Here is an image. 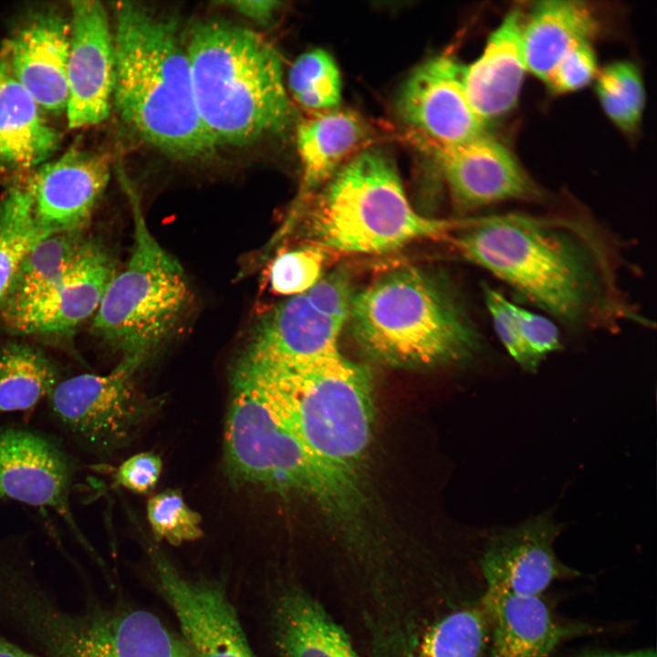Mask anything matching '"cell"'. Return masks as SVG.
Here are the masks:
<instances>
[{"instance_id":"cell-1","label":"cell","mask_w":657,"mask_h":657,"mask_svg":"<svg viewBox=\"0 0 657 657\" xmlns=\"http://www.w3.org/2000/svg\"><path fill=\"white\" fill-rule=\"evenodd\" d=\"M453 232L465 260L571 328L649 326L622 290L613 238L588 216L506 213L461 219Z\"/></svg>"},{"instance_id":"cell-2","label":"cell","mask_w":657,"mask_h":657,"mask_svg":"<svg viewBox=\"0 0 657 657\" xmlns=\"http://www.w3.org/2000/svg\"><path fill=\"white\" fill-rule=\"evenodd\" d=\"M113 102L127 126L167 156L193 161L216 146L200 119L176 23L137 2L114 6Z\"/></svg>"},{"instance_id":"cell-3","label":"cell","mask_w":657,"mask_h":657,"mask_svg":"<svg viewBox=\"0 0 657 657\" xmlns=\"http://www.w3.org/2000/svg\"><path fill=\"white\" fill-rule=\"evenodd\" d=\"M233 371L261 388L322 474L356 506L357 474L372 427L369 370L339 352L289 366L237 360Z\"/></svg>"},{"instance_id":"cell-4","label":"cell","mask_w":657,"mask_h":657,"mask_svg":"<svg viewBox=\"0 0 657 657\" xmlns=\"http://www.w3.org/2000/svg\"><path fill=\"white\" fill-rule=\"evenodd\" d=\"M195 103L215 146H243L290 128L294 110L276 50L226 22L197 23L185 43Z\"/></svg>"},{"instance_id":"cell-5","label":"cell","mask_w":657,"mask_h":657,"mask_svg":"<svg viewBox=\"0 0 657 657\" xmlns=\"http://www.w3.org/2000/svg\"><path fill=\"white\" fill-rule=\"evenodd\" d=\"M348 321L360 352L391 367L466 361L482 343L447 279L414 266L394 269L354 293Z\"/></svg>"},{"instance_id":"cell-6","label":"cell","mask_w":657,"mask_h":657,"mask_svg":"<svg viewBox=\"0 0 657 657\" xmlns=\"http://www.w3.org/2000/svg\"><path fill=\"white\" fill-rule=\"evenodd\" d=\"M311 244L343 253L376 254L445 235L459 220L428 218L410 204L392 160L366 149L334 174L311 205Z\"/></svg>"},{"instance_id":"cell-7","label":"cell","mask_w":657,"mask_h":657,"mask_svg":"<svg viewBox=\"0 0 657 657\" xmlns=\"http://www.w3.org/2000/svg\"><path fill=\"white\" fill-rule=\"evenodd\" d=\"M130 197L134 225L131 254L109 285L91 328L123 356L147 360L182 318L191 291L182 266L152 235L131 191Z\"/></svg>"},{"instance_id":"cell-8","label":"cell","mask_w":657,"mask_h":657,"mask_svg":"<svg viewBox=\"0 0 657 657\" xmlns=\"http://www.w3.org/2000/svg\"><path fill=\"white\" fill-rule=\"evenodd\" d=\"M231 390L224 454L233 480L305 494L330 514L349 515L351 506L322 474L261 388L233 371Z\"/></svg>"},{"instance_id":"cell-9","label":"cell","mask_w":657,"mask_h":657,"mask_svg":"<svg viewBox=\"0 0 657 657\" xmlns=\"http://www.w3.org/2000/svg\"><path fill=\"white\" fill-rule=\"evenodd\" d=\"M146 359L123 356L107 374L61 379L47 399L49 415L78 450L104 458L123 448L155 409L141 396L134 377Z\"/></svg>"},{"instance_id":"cell-10","label":"cell","mask_w":657,"mask_h":657,"mask_svg":"<svg viewBox=\"0 0 657 657\" xmlns=\"http://www.w3.org/2000/svg\"><path fill=\"white\" fill-rule=\"evenodd\" d=\"M352 295L345 268L321 276L306 292L265 314L238 360L261 366H289L339 353V338L349 320Z\"/></svg>"},{"instance_id":"cell-11","label":"cell","mask_w":657,"mask_h":657,"mask_svg":"<svg viewBox=\"0 0 657 657\" xmlns=\"http://www.w3.org/2000/svg\"><path fill=\"white\" fill-rule=\"evenodd\" d=\"M77 467L58 439L29 428L0 427V500L53 510L87 547L71 508Z\"/></svg>"},{"instance_id":"cell-12","label":"cell","mask_w":657,"mask_h":657,"mask_svg":"<svg viewBox=\"0 0 657 657\" xmlns=\"http://www.w3.org/2000/svg\"><path fill=\"white\" fill-rule=\"evenodd\" d=\"M152 564L192 657H256L220 583L184 577L160 553H152Z\"/></svg>"},{"instance_id":"cell-13","label":"cell","mask_w":657,"mask_h":657,"mask_svg":"<svg viewBox=\"0 0 657 657\" xmlns=\"http://www.w3.org/2000/svg\"><path fill=\"white\" fill-rule=\"evenodd\" d=\"M117 273V264L109 248L101 241L85 238L68 269L54 287L0 319L15 334H67L94 317Z\"/></svg>"},{"instance_id":"cell-14","label":"cell","mask_w":657,"mask_h":657,"mask_svg":"<svg viewBox=\"0 0 657 657\" xmlns=\"http://www.w3.org/2000/svg\"><path fill=\"white\" fill-rule=\"evenodd\" d=\"M66 115L70 129L105 120L113 102L115 54L107 11L98 0L71 3Z\"/></svg>"},{"instance_id":"cell-15","label":"cell","mask_w":657,"mask_h":657,"mask_svg":"<svg viewBox=\"0 0 657 657\" xmlns=\"http://www.w3.org/2000/svg\"><path fill=\"white\" fill-rule=\"evenodd\" d=\"M463 66L449 54L436 56L409 76L397 105L402 119L433 145L460 144L485 133L464 87Z\"/></svg>"},{"instance_id":"cell-16","label":"cell","mask_w":657,"mask_h":657,"mask_svg":"<svg viewBox=\"0 0 657 657\" xmlns=\"http://www.w3.org/2000/svg\"><path fill=\"white\" fill-rule=\"evenodd\" d=\"M433 146L454 206L460 212L505 201L542 197V191L511 151L486 133L460 144Z\"/></svg>"},{"instance_id":"cell-17","label":"cell","mask_w":657,"mask_h":657,"mask_svg":"<svg viewBox=\"0 0 657 657\" xmlns=\"http://www.w3.org/2000/svg\"><path fill=\"white\" fill-rule=\"evenodd\" d=\"M34 213L48 235L82 232L110 178L100 154L70 148L29 176Z\"/></svg>"},{"instance_id":"cell-18","label":"cell","mask_w":657,"mask_h":657,"mask_svg":"<svg viewBox=\"0 0 657 657\" xmlns=\"http://www.w3.org/2000/svg\"><path fill=\"white\" fill-rule=\"evenodd\" d=\"M561 529L546 513L495 535L480 562L486 589L541 596L555 580L577 576L554 551Z\"/></svg>"},{"instance_id":"cell-19","label":"cell","mask_w":657,"mask_h":657,"mask_svg":"<svg viewBox=\"0 0 657 657\" xmlns=\"http://www.w3.org/2000/svg\"><path fill=\"white\" fill-rule=\"evenodd\" d=\"M69 41L70 22L45 12L22 25L1 47L0 57L43 111H66Z\"/></svg>"},{"instance_id":"cell-20","label":"cell","mask_w":657,"mask_h":657,"mask_svg":"<svg viewBox=\"0 0 657 657\" xmlns=\"http://www.w3.org/2000/svg\"><path fill=\"white\" fill-rule=\"evenodd\" d=\"M524 16L520 8L509 11L489 36L482 55L464 66L467 99L486 125L517 102L527 71L522 47Z\"/></svg>"},{"instance_id":"cell-21","label":"cell","mask_w":657,"mask_h":657,"mask_svg":"<svg viewBox=\"0 0 657 657\" xmlns=\"http://www.w3.org/2000/svg\"><path fill=\"white\" fill-rule=\"evenodd\" d=\"M367 127L351 110H333L317 113L301 122L297 146L302 164L298 194L277 237H285L296 225L314 193L328 182L341 164L367 136Z\"/></svg>"},{"instance_id":"cell-22","label":"cell","mask_w":657,"mask_h":657,"mask_svg":"<svg viewBox=\"0 0 657 657\" xmlns=\"http://www.w3.org/2000/svg\"><path fill=\"white\" fill-rule=\"evenodd\" d=\"M482 605L491 628L488 657H548L580 629L555 620L541 596L486 589Z\"/></svg>"},{"instance_id":"cell-23","label":"cell","mask_w":657,"mask_h":657,"mask_svg":"<svg viewBox=\"0 0 657 657\" xmlns=\"http://www.w3.org/2000/svg\"><path fill=\"white\" fill-rule=\"evenodd\" d=\"M273 628L280 657H360L344 629L297 587L277 595Z\"/></svg>"},{"instance_id":"cell-24","label":"cell","mask_w":657,"mask_h":657,"mask_svg":"<svg viewBox=\"0 0 657 657\" xmlns=\"http://www.w3.org/2000/svg\"><path fill=\"white\" fill-rule=\"evenodd\" d=\"M59 140L0 57V164L16 171L38 167L57 150Z\"/></svg>"},{"instance_id":"cell-25","label":"cell","mask_w":657,"mask_h":657,"mask_svg":"<svg viewBox=\"0 0 657 657\" xmlns=\"http://www.w3.org/2000/svg\"><path fill=\"white\" fill-rule=\"evenodd\" d=\"M598 29L595 14L582 1L536 3L525 15L522 28L527 70L544 81L571 47L590 40Z\"/></svg>"},{"instance_id":"cell-26","label":"cell","mask_w":657,"mask_h":657,"mask_svg":"<svg viewBox=\"0 0 657 657\" xmlns=\"http://www.w3.org/2000/svg\"><path fill=\"white\" fill-rule=\"evenodd\" d=\"M62 379L56 363L35 346L10 343L0 349V415L24 412L47 401Z\"/></svg>"},{"instance_id":"cell-27","label":"cell","mask_w":657,"mask_h":657,"mask_svg":"<svg viewBox=\"0 0 657 657\" xmlns=\"http://www.w3.org/2000/svg\"><path fill=\"white\" fill-rule=\"evenodd\" d=\"M49 235L36 221L29 178L13 182L0 200V308L23 262Z\"/></svg>"},{"instance_id":"cell-28","label":"cell","mask_w":657,"mask_h":657,"mask_svg":"<svg viewBox=\"0 0 657 657\" xmlns=\"http://www.w3.org/2000/svg\"><path fill=\"white\" fill-rule=\"evenodd\" d=\"M82 232L59 233L43 239L20 266L0 308L11 314L45 295L65 275L81 243Z\"/></svg>"},{"instance_id":"cell-29","label":"cell","mask_w":657,"mask_h":657,"mask_svg":"<svg viewBox=\"0 0 657 657\" xmlns=\"http://www.w3.org/2000/svg\"><path fill=\"white\" fill-rule=\"evenodd\" d=\"M488 628L483 607L450 613L426 632L418 657H481Z\"/></svg>"},{"instance_id":"cell-30","label":"cell","mask_w":657,"mask_h":657,"mask_svg":"<svg viewBox=\"0 0 657 657\" xmlns=\"http://www.w3.org/2000/svg\"><path fill=\"white\" fill-rule=\"evenodd\" d=\"M287 82L294 99L307 110L319 113L336 110L340 104L339 68L321 48L299 56L291 66Z\"/></svg>"},{"instance_id":"cell-31","label":"cell","mask_w":657,"mask_h":657,"mask_svg":"<svg viewBox=\"0 0 657 657\" xmlns=\"http://www.w3.org/2000/svg\"><path fill=\"white\" fill-rule=\"evenodd\" d=\"M596 90L611 121L620 130L634 131L642 117L645 92L638 68L630 61H617L598 74Z\"/></svg>"},{"instance_id":"cell-32","label":"cell","mask_w":657,"mask_h":657,"mask_svg":"<svg viewBox=\"0 0 657 657\" xmlns=\"http://www.w3.org/2000/svg\"><path fill=\"white\" fill-rule=\"evenodd\" d=\"M147 517L156 539L173 546L203 536L200 515L188 506L179 490L166 489L149 499Z\"/></svg>"},{"instance_id":"cell-33","label":"cell","mask_w":657,"mask_h":657,"mask_svg":"<svg viewBox=\"0 0 657 657\" xmlns=\"http://www.w3.org/2000/svg\"><path fill=\"white\" fill-rule=\"evenodd\" d=\"M326 257L327 250L313 244L277 255L268 271L271 290L290 297L306 292L320 279Z\"/></svg>"},{"instance_id":"cell-34","label":"cell","mask_w":657,"mask_h":657,"mask_svg":"<svg viewBox=\"0 0 657 657\" xmlns=\"http://www.w3.org/2000/svg\"><path fill=\"white\" fill-rule=\"evenodd\" d=\"M483 295L494 329L506 350L523 370L535 372L539 364L523 340L514 312V303L486 284L483 285Z\"/></svg>"},{"instance_id":"cell-35","label":"cell","mask_w":657,"mask_h":657,"mask_svg":"<svg viewBox=\"0 0 657 657\" xmlns=\"http://www.w3.org/2000/svg\"><path fill=\"white\" fill-rule=\"evenodd\" d=\"M597 73L595 52L589 40H585L571 47L544 81L550 91L562 94L584 88Z\"/></svg>"},{"instance_id":"cell-36","label":"cell","mask_w":657,"mask_h":657,"mask_svg":"<svg viewBox=\"0 0 657 657\" xmlns=\"http://www.w3.org/2000/svg\"><path fill=\"white\" fill-rule=\"evenodd\" d=\"M514 312L523 340L538 364L548 355L561 349L559 331L552 320L516 304Z\"/></svg>"},{"instance_id":"cell-37","label":"cell","mask_w":657,"mask_h":657,"mask_svg":"<svg viewBox=\"0 0 657 657\" xmlns=\"http://www.w3.org/2000/svg\"><path fill=\"white\" fill-rule=\"evenodd\" d=\"M162 468V459L152 452L136 454L116 469L114 485L136 494H148L156 486Z\"/></svg>"},{"instance_id":"cell-38","label":"cell","mask_w":657,"mask_h":657,"mask_svg":"<svg viewBox=\"0 0 657 657\" xmlns=\"http://www.w3.org/2000/svg\"><path fill=\"white\" fill-rule=\"evenodd\" d=\"M224 4L255 22L266 25L274 18L281 3L273 0H241Z\"/></svg>"},{"instance_id":"cell-39","label":"cell","mask_w":657,"mask_h":657,"mask_svg":"<svg viewBox=\"0 0 657 657\" xmlns=\"http://www.w3.org/2000/svg\"><path fill=\"white\" fill-rule=\"evenodd\" d=\"M0 657H41L0 636Z\"/></svg>"},{"instance_id":"cell-40","label":"cell","mask_w":657,"mask_h":657,"mask_svg":"<svg viewBox=\"0 0 657 657\" xmlns=\"http://www.w3.org/2000/svg\"><path fill=\"white\" fill-rule=\"evenodd\" d=\"M579 657H657L652 649L638 650L629 652H597L585 654Z\"/></svg>"},{"instance_id":"cell-41","label":"cell","mask_w":657,"mask_h":657,"mask_svg":"<svg viewBox=\"0 0 657 657\" xmlns=\"http://www.w3.org/2000/svg\"><path fill=\"white\" fill-rule=\"evenodd\" d=\"M174 657H192L187 647L182 641H179L177 651Z\"/></svg>"}]
</instances>
